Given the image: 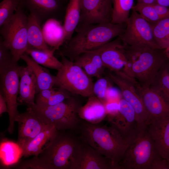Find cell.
I'll return each mask as SVG.
<instances>
[{"label":"cell","mask_w":169,"mask_h":169,"mask_svg":"<svg viewBox=\"0 0 169 169\" xmlns=\"http://www.w3.org/2000/svg\"><path fill=\"white\" fill-rule=\"evenodd\" d=\"M14 120L18 124L17 143L21 149L51 125L46 123L29 107H27L24 113L19 112L15 116Z\"/></svg>","instance_id":"5bb4252c"},{"label":"cell","mask_w":169,"mask_h":169,"mask_svg":"<svg viewBox=\"0 0 169 169\" xmlns=\"http://www.w3.org/2000/svg\"><path fill=\"white\" fill-rule=\"evenodd\" d=\"M126 26L125 23L109 22L77 28V33L67 41L59 54L73 61L80 54L95 51L118 37L123 32Z\"/></svg>","instance_id":"7a4b0ae2"},{"label":"cell","mask_w":169,"mask_h":169,"mask_svg":"<svg viewBox=\"0 0 169 169\" xmlns=\"http://www.w3.org/2000/svg\"><path fill=\"white\" fill-rule=\"evenodd\" d=\"M147 128L158 154L169 161V114L151 120Z\"/></svg>","instance_id":"e0dca14e"},{"label":"cell","mask_w":169,"mask_h":169,"mask_svg":"<svg viewBox=\"0 0 169 169\" xmlns=\"http://www.w3.org/2000/svg\"><path fill=\"white\" fill-rule=\"evenodd\" d=\"M167 67H168V68L169 69V61H168V62L167 64Z\"/></svg>","instance_id":"f6af8a7d"},{"label":"cell","mask_w":169,"mask_h":169,"mask_svg":"<svg viewBox=\"0 0 169 169\" xmlns=\"http://www.w3.org/2000/svg\"><path fill=\"white\" fill-rule=\"evenodd\" d=\"M119 111L113 116H107L108 120L126 136L131 134L137 127L135 111L131 105L123 98L118 102Z\"/></svg>","instance_id":"ac0fdd59"},{"label":"cell","mask_w":169,"mask_h":169,"mask_svg":"<svg viewBox=\"0 0 169 169\" xmlns=\"http://www.w3.org/2000/svg\"><path fill=\"white\" fill-rule=\"evenodd\" d=\"M137 3L146 4H153L156 3L157 0H136Z\"/></svg>","instance_id":"b9f144b4"},{"label":"cell","mask_w":169,"mask_h":169,"mask_svg":"<svg viewBox=\"0 0 169 169\" xmlns=\"http://www.w3.org/2000/svg\"><path fill=\"white\" fill-rule=\"evenodd\" d=\"M72 95L65 90L60 88H56L53 94L48 100L39 105H36L39 107L55 105L63 102Z\"/></svg>","instance_id":"d6a6232c"},{"label":"cell","mask_w":169,"mask_h":169,"mask_svg":"<svg viewBox=\"0 0 169 169\" xmlns=\"http://www.w3.org/2000/svg\"><path fill=\"white\" fill-rule=\"evenodd\" d=\"M95 51L100 55L105 67L111 71L123 72L126 68L128 60L125 44L118 37Z\"/></svg>","instance_id":"2e32d148"},{"label":"cell","mask_w":169,"mask_h":169,"mask_svg":"<svg viewBox=\"0 0 169 169\" xmlns=\"http://www.w3.org/2000/svg\"><path fill=\"white\" fill-rule=\"evenodd\" d=\"M56 88L54 87L49 89L41 90L36 95L35 98V104L39 105L48 100L51 96Z\"/></svg>","instance_id":"8d00e7d4"},{"label":"cell","mask_w":169,"mask_h":169,"mask_svg":"<svg viewBox=\"0 0 169 169\" xmlns=\"http://www.w3.org/2000/svg\"><path fill=\"white\" fill-rule=\"evenodd\" d=\"M156 3L169 8V0H157Z\"/></svg>","instance_id":"7bdbcfd3"},{"label":"cell","mask_w":169,"mask_h":169,"mask_svg":"<svg viewBox=\"0 0 169 169\" xmlns=\"http://www.w3.org/2000/svg\"><path fill=\"white\" fill-rule=\"evenodd\" d=\"M151 25L156 44L160 49H165L169 46V17Z\"/></svg>","instance_id":"f1b7e54d"},{"label":"cell","mask_w":169,"mask_h":169,"mask_svg":"<svg viewBox=\"0 0 169 169\" xmlns=\"http://www.w3.org/2000/svg\"><path fill=\"white\" fill-rule=\"evenodd\" d=\"M104 104L107 114L106 116L114 115L119 112L118 102H109Z\"/></svg>","instance_id":"74e56055"},{"label":"cell","mask_w":169,"mask_h":169,"mask_svg":"<svg viewBox=\"0 0 169 169\" xmlns=\"http://www.w3.org/2000/svg\"><path fill=\"white\" fill-rule=\"evenodd\" d=\"M110 72L108 77L119 87L123 98L133 108L137 125H147L150 120L134 84V79L122 71Z\"/></svg>","instance_id":"8fae6325"},{"label":"cell","mask_w":169,"mask_h":169,"mask_svg":"<svg viewBox=\"0 0 169 169\" xmlns=\"http://www.w3.org/2000/svg\"><path fill=\"white\" fill-rule=\"evenodd\" d=\"M157 153L147 125H137L135 138L124 155L120 168L150 169L151 161Z\"/></svg>","instance_id":"8992f818"},{"label":"cell","mask_w":169,"mask_h":169,"mask_svg":"<svg viewBox=\"0 0 169 169\" xmlns=\"http://www.w3.org/2000/svg\"><path fill=\"white\" fill-rule=\"evenodd\" d=\"M19 96L18 101L20 104L27 107L34 105L37 94V84L35 76L28 66H20Z\"/></svg>","instance_id":"d6986e66"},{"label":"cell","mask_w":169,"mask_h":169,"mask_svg":"<svg viewBox=\"0 0 169 169\" xmlns=\"http://www.w3.org/2000/svg\"><path fill=\"white\" fill-rule=\"evenodd\" d=\"M21 0H3L0 3V27L6 23L13 16Z\"/></svg>","instance_id":"4dcf8cb0"},{"label":"cell","mask_w":169,"mask_h":169,"mask_svg":"<svg viewBox=\"0 0 169 169\" xmlns=\"http://www.w3.org/2000/svg\"><path fill=\"white\" fill-rule=\"evenodd\" d=\"M17 63H13L0 73V93L4 97L7 103L9 116L7 131L11 134L14 130V119L19 113L18 107L20 104L17 100L19 91L20 66Z\"/></svg>","instance_id":"30bf717a"},{"label":"cell","mask_w":169,"mask_h":169,"mask_svg":"<svg viewBox=\"0 0 169 169\" xmlns=\"http://www.w3.org/2000/svg\"><path fill=\"white\" fill-rule=\"evenodd\" d=\"M124 44L128 63L123 72L142 85L152 86L160 70L169 61L164 49Z\"/></svg>","instance_id":"3957f363"},{"label":"cell","mask_w":169,"mask_h":169,"mask_svg":"<svg viewBox=\"0 0 169 169\" xmlns=\"http://www.w3.org/2000/svg\"><path fill=\"white\" fill-rule=\"evenodd\" d=\"M41 19L35 14L30 13L28 16L27 31L29 45L35 49L49 54H54L53 49H50L46 44L40 24Z\"/></svg>","instance_id":"44dd1931"},{"label":"cell","mask_w":169,"mask_h":169,"mask_svg":"<svg viewBox=\"0 0 169 169\" xmlns=\"http://www.w3.org/2000/svg\"><path fill=\"white\" fill-rule=\"evenodd\" d=\"M60 56L62 65L55 76V85L74 95L87 97L94 95L91 77L74 61Z\"/></svg>","instance_id":"ba28073f"},{"label":"cell","mask_w":169,"mask_h":169,"mask_svg":"<svg viewBox=\"0 0 169 169\" xmlns=\"http://www.w3.org/2000/svg\"><path fill=\"white\" fill-rule=\"evenodd\" d=\"M164 51L166 56L169 61V46L164 49Z\"/></svg>","instance_id":"ee69618b"},{"label":"cell","mask_w":169,"mask_h":169,"mask_svg":"<svg viewBox=\"0 0 169 169\" xmlns=\"http://www.w3.org/2000/svg\"><path fill=\"white\" fill-rule=\"evenodd\" d=\"M150 169H169V161L157 153L151 161Z\"/></svg>","instance_id":"d590c367"},{"label":"cell","mask_w":169,"mask_h":169,"mask_svg":"<svg viewBox=\"0 0 169 169\" xmlns=\"http://www.w3.org/2000/svg\"><path fill=\"white\" fill-rule=\"evenodd\" d=\"M66 131L57 130L37 156L45 169H70L80 138Z\"/></svg>","instance_id":"277c9868"},{"label":"cell","mask_w":169,"mask_h":169,"mask_svg":"<svg viewBox=\"0 0 169 169\" xmlns=\"http://www.w3.org/2000/svg\"><path fill=\"white\" fill-rule=\"evenodd\" d=\"M132 10L137 12L151 24L156 23L161 19L157 13L153 4L137 3L134 6Z\"/></svg>","instance_id":"1f68e13d"},{"label":"cell","mask_w":169,"mask_h":169,"mask_svg":"<svg viewBox=\"0 0 169 169\" xmlns=\"http://www.w3.org/2000/svg\"><path fill=\"white\" fill-rule=\"evenodd\" d=\"M16 63L11 51L4 45L2 37L0 39V73Z\"/></svg>","instance_id":"836d02e7"},{"label":"cell","mask_w":169,"mask_h":169,"mask_svg":"<svg viewBox=\"0 0 169 169\" xmlns=\"http://www.w3.org/2000/svg\"><path fill=\"white\" fill-rule=\"evenodd\" d=\"M73 61L91 77H102L105 68L100 55L95 51L82 54Z\"/></svg>","instance_id":"603a6c76"},{"label":"cell","mask_w":169,"mask_h":169,"mask_svg":"<svg viewBox=\"0 0 169 169\" xmlns=\"http://www.w3.org/2000/svg\"><path fill=\"white\" fill-rule=\"evenodd\" d=\"M168 62L160 70L154 84L151 86L159 91L169 102V69L167 66Z\"/></svg>","instance_id":"f546056e"},{"label":"cell","mask_w":169,"mask_h":169,"mask_svg":"<svg viewBox=\"0 0 169 169\" xmlns=\"http://www.w3.org/2000/svg\"><path fill=\"white\" fill-rule=\"evenodd\" d=\"M74 95L55 105L39 107L35 104L27 107L31 108L46 123L54 125L58 131L78 130L82 120L78 112L82 105Z\"/></svg>","instance_id":"5b68a950"},{"label":"cell","mask_w":169,"mask_h":169,"mask_svg":"<svg viewBox=\"0 0 169 169\" xmlns=\"http://www.w3.org/2000/svg\"><path fill=\"white\" fill-rule=\"evenodd\" d=\"M8 111L7 103L3 96L0 93V115Z\"/></svg>","instance_id":"60d3db41"},{"label":"cell","mask_w":169,"mask_h":169,"mask_svg":"<svg viewBox=\"0 0 169 169\" xmlns=\"http://www.w3.org/2000/svg\"><path fill=\"white\" fill-rule=\"evenodd\" d=\"M61 0H21L23 8L37 15L41 20L49 18L59 8Z\"/></svg>","instance_id":"cb8c5ba5"},{"label":"cell","mask_w":169,"mask_h":169,"mask_svg":"<svg viewBox=\"0 0 169 169\" xmlns=\"http://www.w3.org/2000/svg\"><path fill=\"white\" fill-rule=\"evenodd\" d=\"M155 10L161 19L169 17V8L156 3L153 4Z\"/></svg>","instance_id":"f35d334b"},{"label":"cell","mask_w":169,"mask_h":169,"mask_svg":"<svg viewBox=\"0 0 169 169\" xmlns=\"http://www.w3.org/2000/svg\"><path fill=\"white\" fill-rule=\"evenodd\" d=\"M57 131L53 125L43 130L22 149V155L26 157L31 156H38L42 152L44 146Z\"/></svg>","instance_id":"484cf974"},{"label":"cell","mask_w":169,"mask_h":169,"mask_svg":"<svg viewBox=\"0 0 169 169\" xmlns=\"http://www.w3.org/2000/svg\"><path fill=\"white\" fill-rule=\"evenodd\" d=\"M81 14V0H69L63 26L65 42L70 39L79 22Z\"/></svg>","instance_id":"d4e9b609"},{"label":"cell","mask_w":169,"mask_h":169,"mask_svg":"<svg viewBox=\"0 0 169 169\" xmlns=\"http://www.w3.org/2000/svg\"><path fill=\"white\" fill-rule=\"evenodd\" d=\"M109 86L108 81L107 79L102 77L99 78L94 83V95L104 103L106 101V93Z\"/></svg>","instance_id":"e575fe53"},{"label":"cell","mask_w":169,"mask_h":169,"mask_svg":"<svg viewBox=\"0 0 169 169\" xmlns=\"http://www.w3.org/2000/svg\"><path fill=\"white\" fill-rule=\"evenodd\" d=\"M21 59L24 61L31 69L35 77L36 92L53 88L56 84V76L52 75L49 71L34 61L28 55L24 54Z\"/></svg>","instance_id":"7402d4cb"},{"label":"cell","mask_w":169,"mask_h":169,"mask_svg":"<svg viewBox=\"0 0 169 169\" xmlns=\"http://www.w3.org/2000/svg\"><path fill=\"white\" fill-rule=\"evenodd\" d=\"M111 0H81V14L77 28L111 22Z\"/></svg>","instance_id":"4fadbf2b"},{"label":"cell","mask_w":169,"mask_h":169,"mask_svg":"<svg viewBox=\"0 0 169 169\" xmlns=\"http://www.w3.org/2000/svg\"><path fill=\"white\" fill-rule=\"evenodd\" d=\"M70 169H114V168L108 159L80 139V141L70 160Z\"/></svg>","instance_id":"7c38bea8"},{"label":"cell","mask_w":169,"mask_h":169,"mask_svg":"<svg viewBox=\"0 0 169 169\" xmlns=\"http://www.w3.org/2000/svg\"><path fill=\"white\" fill-rule=\"evenodd\" d=\"M133 82L151 121L169 114V102L161 93L151 86L141 84L135 79Z\"/></svg>","instance_id":"9a60e30c"},{"label":"cell","mask_w":169,"mask_h":169,"mask_svg":"<svg viewBox=\"0 0 169 169\" xmlns=\"http://www.w3.org/2000/svg\"><path fill=\"white\" fill-rule=\"evenodd\" d=\"M123 32L118 37L131 46L160 49L153 34L151 24L136 11L132 10Z\"/></svg>","instance_id":"9c48e42d"},{"label":"cell","mask_w":169,"mask_h":169,"mask_svg":"<svg viewBox=\"0 0 169 169\" xmlns=\"http://www.w3.org/2000/svg\"><path fill=\"white\" fill-rule=\"evenodd\" d=\"M78 115L82 120L93 124L100 123L107 115L105 104L94 95L88 97L86 103L80 108Z\"/></svg>","instance_id":"ffe728a7"},{"label":"cell","mask_w":169,"mask_h":169,"mask_svg":"<svg viewBox=\"0 0 169 169\" xmlns=\"http://www.w3.org/2000/svg\"><path fill=\"white\" fill-rule=\"evenodd\" d=\"M113 12L111 22L125 23L134 5V0H111Z\"/></svg>","instance_id":"83f0119b"},{"label":"cell","mask_w":169,"mask_h":169,"mask_svg":"<svg viewBox=\"0 0 169 169\" xmlns=\"http://www.w3.org/2000/svg\"><path fill=\"white\" fill-rule=\"evenodd\" d=\"M20 3L13 17L0 27V34L4 45L12 54L14 61L18 62L25 53L29 44L28 40V16Z\"/></svg>","instance_id":"52a82bcc"},{"label":"cell","mask_w":169,"mask_h":169,"mask_svg":"<svg viewBox=\"0 0 169 169\" xmlns=\"http://www.w3.org/2000/svg\"><path fill=\"white\" fill-rule=\"evenodd\" d=\"M78 130L82 141L108 159L114 169H120V162L135 138L136 129L126 136L111 124H93L82 120Z\"/></svg>","instance_id":"6da1fadb"},{"label":"cell","mask_w":169,"mask_h":169,"mask_svg":"<svg viewBox=\"0 0 169 169\" xmlns=\"http://www.w3.org/2000/svg\"><path fill=\"white\" fill-rule=\"evenodd\" d=\"M120 95L119 90L116 88L109 86L106 93V100L108 99H114L118 98Z\"/></svg>","instance_id":"ab89813d"},{"label":"cell","mask_w":169,"mask_h":169,"mask_svg":"<svg viewBox=\"0 0 169 169\" xmlns=\"http://www.w3.org/2000/svg\"><path fill=\"white\" fill-rule=\"evenodd\" d=\"M25 54L30 56L36 62L40 65L57 70L62 64L54 55L44 51L35 49L29 45Z\"/></svg>","instance_id":"4316f807"}]
</instances>
